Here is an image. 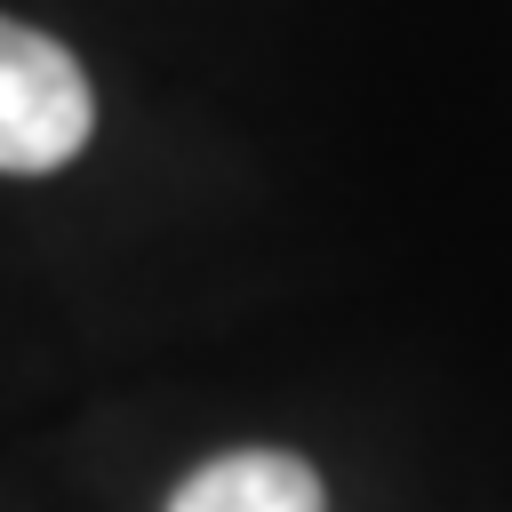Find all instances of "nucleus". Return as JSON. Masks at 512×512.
<instances>
[{
  "label": "nucleus",
  "instance_id": "obj_1",
  "mask_svg": "<svg viewBox=\"0 0 512 512\" xmlns=\"http://www.w3.org/2000/svg\"><path fill=\"white\" fill-rule=\"evenodd\" d=\"M96 128L88 72L64 40L40 24L0 16V176H48L64 168Z\"/></svg>",
  "mask_w": 512,
  "mask_h": 512
},
{
  "label": "nucleus",
  "instance_id": "obj_2",
  "mask_svg": "<svg viewBox=\"0 0 512 512\" xmlns=\"http://www.w3.org/2000/svg\"><path fill=\"white\" fill-rule=\"evenodd\" d=\"M168 512H328L320 496V472L288 448H232L216 464H200Z\"/></svg>",
  "mask_w": 512,
  "mask_h": 512
}]
</instances>
